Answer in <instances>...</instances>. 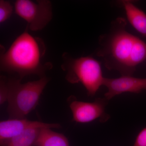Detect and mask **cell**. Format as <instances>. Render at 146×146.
<instances>
[{"instance_id": "obj_3", "label": "cell", "mask_w": 146, "mask_h": 146, "mask_svg": "<svg viewBox=\"0 0 146 146\" xmlns=\"http://www.w3.org/2000/svg\"><path fill=\"white\" fill-rule=\"evenodd\" d=\"M19 79L7 78V111L9 119H25L35 109L49 79L46 77L22 83Z\"/></svg>"}, {"instance_id": "obj_13", "label": "cell", "mask_w": 146, "mask_h": 146, "mask_svg": "<svg viewBox=\"0 0 146 146\" xmlns=\"http://www.w3.org/2000/svg\"><path fill=\"white\" fill-rule=\"evenodd\" d=\"M7 78L4 76H1L0 79V104L7 101L8 97V87Z\"/></svg>"}, {"instance_id": "obj_2", "label": "cell", "mask_w": 146, "mask_h": 146, "mask_svg": "<svg viewBox=\"0 0 146 146\" xmlns=\"http://www.w3.org/2000/svg\"><path fill=\"white\" fill-rule=\"evenodd\" d=\"M28 29L27 27L6 50L1 47V71L17 74L21 80L32 74L44 77L52 68L51 63L43 60L46 52L44 42L31 34Z\"/></svg>"}, {"instance_id": "obj_6", "label": "cell", "mask_w": 146, "mask_h": 146, "mask_svg": "<svg viewBox=\"0 0 146 146\" xmlns=\"http://www.w3.org/2000/svg\"><path fill=\"white\" fill-rule=\"evenodd\" d=\"M69 106L73 115V120L77 123H85L99 119L104 123L110 118L106 112L109 101L105 98H98L94 102L78 101L74 97H70Z\"/></svg>"}, {"instance_id": "obj_8", "label": "cell", "mask_w": 146, "mask_h": 146, "mask_svg": "<svg viewBox=\"0 0 146 146\" xmlns=\"http://www.w3.org/2000/svg\"><path fill=\"white\" fill-rule=\"evenodd\" d=\"M103 86L108 89L104 97L109 101L123 93L139 94L146 90V78H138L132 76H121L116 78H105Z\"/></svg>"}, {"instance_id": "obj_10", "label": "cell", "mask_w": 146, "mask_h": 146, "mask_svg": "<svg viewBox=\"0 0 146 146\" xmlns=\"http://www.w3.org/2000/svg\"><path fill=\"white\" fill-rule=\"evenodd\" d=\"M34 146H70L67 137L49 128H42Z\"/></svg>"}, {"instance_id": "obj_9", "label": "cell", "mask_w": 146, "mask_h": 146, "mask_svg": "<svg viewBox=\"0 0 146 146\" xmlns=\"http://www.w3.org/2000/svg\"><path fill=\"white\" fill-rule=\"evenodd\" d=\"M119 5L125 9L128 21L140 34L146 37V14L134 5L132 1H120Z\"/></svg>"}, {"instance_id": "obj_5", "label": "cell", "mask_w": 146, "mask_h": 146, "mask_svg": "<svg viewBox=\"0 0 146 146\" xmlns=\"http://www.w3.org/2000/svg\"><path fill=\"white\" fill-rule=\"evenodd\" d=\"M14 10L27 23V27L32 31L43 29L52 18V5L48 0H17Z\"/></svg>"}, {"instance_id": "obj_11", "label": "cell", "mask_w": 146, "mask_h": 146, "mask_svg": "<svg viewBox=\"0 0 146 146\" xmlns=\"http://www.w3.org/2000/svg\"><path fill=\"white\" fill-rule=\"evenodd\" d=\"M42 128H33L25 131L11 140L7 146H34Z\"/></svg>"}, {"instance_id": "obj_14", "label": "cell", "mask_w": 146, "mask_h": 146, "mask_svg": "<svg viewBox=\"0 0 146 146\" xmlns=\"http://www.w3.org/2000/svg\"><path fill=\"white\" fill-rule=\"evenodd\" d=\"M133 146H146V127L138 133Z\"/></svg>"}, {"instance_id": "obj_12", "label": "cell", "mask_w": 146, "mask_h": 146, "mask_svg": "<svg viewBox=\"0 0 146 146\" xmlns=\"http://www.w3.org/2000/svg\"><path fill=\"white\" fill-rule=\"evenodd\" d=\"M13 11V7L6 0L0 1V23H4L9 19Z\"/></svg>"}, {"instance_id": "obj_7", "label": "cell", "mask_w": 146, "mask_h": 146, "mask_svg": "<svg viewBox=\"0 0 146 146\" xmlns=\"http://www.w3.org/2000/svg\"><path fill=\"white\" fill-rule=\"evenodd\" d=\"M58 123H49L25 119H9L0 122V145L7 146L11 140L25 131L33 128H60Z\"/></svg>"}, {"instance_id": "obj_4", "label": "cell", "mask_w": 146, "mask_h": 146, "mask_svg": "<svg viewBox=\"0 0 146 146\" xmlns=\"http://www.w3.org/2000/svg\"><path fill=\"white\" fill-rule=\"evenodd\" d=\"M62 58L61 68L66 72V80L72 84L81 83L88 96H94L104 80L100 63L91 56L74 58L68 53H63Z\"/></svg>"}, {"instance_id": "obj_1", "label": "cell", "mask_w": 146, "mask_h": 146, "mask_svg": "<svg viewBox=\"0 0 146 146\" xmlns=\"http://www.w3.org/2000/svg\"><path fill=\"white\" fill-rule=\"evenodd\" d=\"M127 25L123 17L112 21L109 31L100 35L96 51L106 68L121 76L133 75L137 66L146 60V43L129 32Z\"/></svg>"}]
</instances>
